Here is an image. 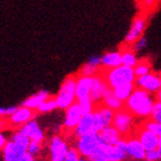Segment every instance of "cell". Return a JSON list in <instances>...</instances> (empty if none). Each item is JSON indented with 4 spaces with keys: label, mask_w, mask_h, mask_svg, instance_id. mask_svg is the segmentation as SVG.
<instances>
[{
    "label": "cell",
    "mask_w": 161,
    "mask_h": 161,
    "mask_svg": "<svg viewBox=\"0 0 161 161\" xmlns=\"http://www.w3.org/2000/svg\"><path fill=\"white\" fill-rule=\"evenodd\" d=\"M143 127L146 128L147 130L152 131V132H154V134L158 135V136L161 135V124L158 123V122H155V121L151 120V119H146V120H144V122H143Z\"/></svg>",
    "instance_id": "f546056e"
},
{
    "label": "cell",
    "mask_w": 161,
    "mask_h": 161,
    "mask_svg": "<svg viewBox=\"0 0 161 161\" xmlns=\"http://www.w3.org/2000/svg\"><path fill=\"white\" fill-rule=\"evenodd\" d=\"M29 144H30V139L25 135L22 134L20 130L13 132L10 138L7 141L6 145L1 150L3 161H14L20 155L27 152Z\"/></svg>",
    "instance_id": "7a4b0ae2"
},
{
    "label": "cell",
    "mask_w": 161,
    "mask_h": 161,
    "mask_svg": "<svg viewBox=\"0 0 161 161\" xmlns=\"http://www.w3.org/2000/svg\"><path fill=\"white\" fill-rule=\"evenodd\" d=\"M105 127L106 125H105L104 121L101 120L100 115L93 109V112H91V113L83 114L80 123L75 128L73 134H74L75 138L87 134H99V131Z\"/></svg>",
    "instance_id": "5b68a950"
},
{
    "label": "cell",
    "mask_w": 161,
    "mask_h": 161,
    "mask_svg": "<svg viewBox=\"0 0 161 161\" xmlns=\"http://www.w3.org/2000/svg\"><path fill=\"white\" fill-rule=\"evenodd\" d=\"M155 94H157V100L161 101V89H160V90H159Z\"/></svg>",
    "instance_id": "60d3db41"
},
{
    "label": "cell",
    "mask_w": 161,
    "mask_h": 161,
    "mask_svg": "<svg viewBox=\"0 0 161 161\" xmlns=\"http://www.w3.org/2000/svg\"><path fill=\"white\" fill-rule=\"evenodd\" d=\"M94 111L100 115L101 120L104 121V123H105V125H106V127H108V125H112L113 118H114V111H112L111 108L106 107V106H105V105H103V104L96 105Z\"/></svg>",
    "instance_id": "cb8c5ba5"
},
{
    "label": "cell",
    "mask_w": 161,
    "mask_h": 161,
    "mask_svg": "<svg viewBox=\"0 0 161 161\" xmlns=\"http://www.w3.org/2000/svg\"><path fill=\"white\" fill-rule=\"evenodd\" d=\"M7 137H6V135L3 134V131H0V151L3 148V146L6 145V143H7Z\"/></svg>",
    "instance_id": "f35d334b"
},
{
    "label": "cell",
    "mask_w": 161,
    "mask_h": 161,
    "mask_svg": "<svg viewBox=\"0 0 161 161\" xmlns=\"http://www.w3.org/2000/svg\"><path fill=\"white\" fill-rule=\"evenodd\" d=\"M19 130L23 135H25L30 139V142L43 143L44 139H45V134H44V131L42 130V128L39 127L38 122L35 119L30 120L29 122L23 124V125H21L19 128Z\"/></svg>",
    "instance_id": "9a60e30c"
},
{
    "label": "cell",
    "mask_w": 161,
    "mask_h": 161,
    "mask_svg": "<svg viewBox=\"0 0 161 161\" xmlns=\"http://www.w3.org/2000/svg\"><path fill=\"white\" fill-rule=\"evenodd\" d=\"M35 116H36V111L24 107V106H19L16 111L7 119V122H8V125L20 128L21 125H23L30 120H32Z\"/></svg>",
    "instance_id": "4fadbf2b"
},
{
    "label": "cell",
    "mask_w": 161,
    "mask_h": 161,
    "mask_svg": "<svg viewBox=\"0 0 161 161\" xmlns=\"http://www.w3.org/2000/svg\"><path fill=\"white\" fill-rule=\"evenodd\" d=\"M80 153L75 147H71L68 150V153L64 158V161H78L80 160Z\"/></svg>",
    "instance_id": "d590c367"
},
{
    "label": "cell",
    "mask_w": 161,
    "mask_h": 161,
    "mask_svg": "<svg viewBox=\"0 0 161 161\" xmlns=\"http://www.w3.org/2000/svg\"><path fill=\"white\" fill-rule=\"evenodd\" d=\"M121 61L123 66L134 68L138 62V58L136 55V52H134L130 47H127V50L121 51Z\"/></svg>",
    "instance_id": "d4e9b609"
},
{
    "label": "cell",
    "mask_w": 161,
    "mask_h": 161,
    "mask_svg": "<svg viewBox=\"0 0 161 161\" xmlns=\"http://www.w3.org/2000/svg\"><path fill=\"white\" fill-rule=\"evenodd\" d=\"M8 125V122H7V119L5 118H0V131L5 129V128Z\"/></svg>",
    "instance_id": "ab89813d"
},
{
    "label": "cell",
    "mask_w": 161,
    "mask_h": 161,
    "mask_svg": "<svg viewBox=\"0 0 161 161\" xmlns=\"http://www.w3.org/2000/svg\"><path fill=\"white\" fill-rule=\"evenodd\" d=\"M101 75L106 80L107 85L111 89L127 83H135L136 75H135L134 68L127 67L121 64L119 67L111 68V69H101Z\"/></svg>",
    "instance_id": "3957f363"
},
{
    "label": "cell",
    "mask_w": 161,
    "mask_h": 161,
    "mask_svg": "<svg viewBox=\"0 0 161 161\" xmlns=\"http://www.w3.org/2000/svg\"><path fill=\"white\" fill-rule=\"evenodd\" d=\"M154 96L141 87H135L130 97L124 101L123 107L130 112L135 118L141 120H146L150 118L152 107L154 104Z\"/></svg>",
    "instance_id": "6da1fadb"
},
{
    "label": "cell",
    "mask_w": 161,
    "mask_h": 161,
    "mask_svg": "<svg viewBox=\"0 0 161 161\" xmlns=\"http://www.w3.org/2000/svg\"><path fill=\"white\" fill-rule=\"evenodd\" d=\"M75 86H76V75H70L64 78V80L60 85L59 92L54 97L58 108L66 111L70 105L76 101Z\"/></svg>",
    "instance_id": "277c9868"
},
{
    "label": "cell",
    "mask_w": 161,
    "mask_h": 161,
    "mask_svg": "<svg viewBox=\"0 0 161 161\" xmlns=\"http://www.w3.org/2000/svg\"><path fill=\"white\" fill-rule=\"evenodd\" d=\"M42 143H37V142H30V144L28 146V150L27 152L28 153H30L34 158L38 157L40 154V152H42Z\"/></svg>",
    "instance_id": "d6a6232c"
},
{
    "label": "cell",
    "mask_w": 161,
    "mask_h": 161,
    "mask_svg": "<svg viewBox=\"0 0 161 161\" xmlns=\"http://www.w3.org/2000/svg\"><path fill=\"white\" fill-rule=\"evenodd\" d=\"M108 89L111 87L108 86L106 80H104L103 75L98 74L93 76V84H92V89L90 92V98L94 103V105H99L103 101L105 93L108 91Z\"/></svg>",
    "instance_id": "2e32d148"
},
{
    "label": "cell",
    "mask_w": 161,
    "mask_h": 161,
    "mask_svg": "<svg viewBox=\"0 0 161 161\" xmlns=\"http://www.w3.org/2000/svg\"><path fill=\"white\" fill-rule=\"evenodd\" d=\"M112 125L119 131L122 138H127L131 135H134L136 129V118L128 112L125 108H121L119 111L114 112V118Z\"/></svg>",
    "instance_id": "8992f818"
},
{
    "label": "cell",
    "mask_w": 161,
    "mask_h": 161,
    "mask_svg": "<svg viewBox=\"0 0 161 161\" xmlns=\"http://www.w3.org/2000/svg\"><path fill=\"white\" fill-rule=\"evenodd\" d=\"M136 87L135 83H127V84H122V85H119V86L112 89L114 94L120 99L121 101H125L128 98L130 97V94L132 93L134 89Z\"/></svg>",
    "instance_id": "603a6c76"
},
{
    "label": "cell",
    "mask_w": 161,
    "mask_h": 161,
    "mask_svg": "<svg viewBox=\"0 0 161 161\" xmlns=\"http://www.w3.org/2000/svg\"><path fill=\"white\" fill-rule=\"evenodd\" d=\"M145 160L146 161H161V152L158 148L146 151L145 153Z\"/></svg>",
    "instance_id": "836d02e7"
},
{
    "label": "cell",
    "mask_w": 161,
    "mask_h": 161,
    "mask_svg": "<svg viewBox=\"0 0 161 161\" xmlns=\"http://www.w3.org/2000/svg\"><path fill=\"white\" fill-rule=\"evenodd\" d=\"M134 135L139 139V142L142 143V145L144 146V148L146 150V151L158 148L159 136L158 135H155L154 132L147 130V129L144 128L143 125L136 128Z\"/></svg>",
    "instance_id": "5bb4252c"
},
{
    "label": "cell",
    "mask_w": 161,
    "mask_h": 161,
    "mask_svg": "<svg viewBox=\"0 0 161 161\" xmlns=\"http://www.w3.org/2000/svg\"><path fill=\"white\" fill-rule=\"evenodd\" d=\"M122 64L121 61V51H111L101 55L100 66L101 69H111Z\"/></svg>",
    "instance_id": "d6986e66"
},
{
    "label": "cell",
    "mask_w": 161,
    "mask_h": 161,
    "mask_svg": "<svg viewBox=\"0 0 161 161\" xmlns=\"http://www.w3.org/2000/svg\"><path fill=\"white\" fill-rule=\"evenodd\" d=\"M51 96H50V92L46 90H40L36 93L31 94L30 97H28L25 100H23V103L21 104V106H24V107H28L30 108V109H34L36 111L43 101H45L46 99H48Z\"/></svg>",
    "instance_id": "ffe728a7"
},
{
    "label": "cell",
    "mask_w": 161,
    "mask_h": 161,
    "mask_svg": "<svg viewBox=\"0 0 161 161\" xmlns=\"http://www.w3.org/2000/svg\"><path fill=\"white\" fill-rule=\"evenodd\" d=\"M151 120L158 122L161 124V101L155 100L154 104H153V107H152L151 114H150V118Z\"/></svg>",
    "instance_id": "4dcf8cb0"
},
{
    "label": "cell",
    "mask_w": 161,
    "mask_h": 161,
    "mask_svg": "<svg viewBox=\"0 0 161 161\" xmlns=\"http://www.w3.org/2000/svg\"><path fill=\"white\" fill-rule=\"evenodd\" d=\"M101 104L105 105L106 107L111 108L112 111H114V112L119 111V109H121V108H123V106H124V103L123 101H121L120 99L115 96L112 89H108V91L105 93Z\"/></svg>",
    "instance_id": "7402d4cb"
},
{
    "label": "cell",
    "mask_w": 161,
    "mask_h": 161,
    "mask_svg": "<svg viewBox=\"0 0 161 161\" xmlns=\"http://www.w3.org/2000/svg\"><path fill=\"white\" fill-rule=\"evenodd\" d=\"M14 161H35V158L30 154V153L25 152V153H23L22 155H20L19 158H16Z\"/></svg>",
    "instance_id": "74e56055"
},
{
    "label": "cell",
    "mask_w": 161,
    "mask_h": 161,
    "mask_svg": "<svg viewBox=\"0 0 161 161\" xmlns=\"http://www.w3.org/2000/svg\"><path fill=\"white\" fill-rule=\"evenodd\" d=\"M158 150L161 152V135L159 136V145H158Z\"/></svg>",
    "instance_id": "b9f144b4"
},
{
    "label": "cell",
    "mask_w": 161,
    "mask_h": 161,
    "mask_svg": "<svg viewBox=\"0 0 161 161\" xmlns=\"http://www.w3.org/2000/svg\"><path fill=\"white\" fill-rule=\"evenodd\" d=\"M57 107V103L54 100V98H48L45 101H43L42 104L38 106V108L36 109V112L40 113V114H45V113H51L53 112Z\"/></svg>",
    "instance_id": "83f0119b"
},
{
    "label": "cell",
    "mask_w": 161,
    "mask_h": 161,
    "mask_svg": "<svg viewBox=\"0 0 161 161\" xmlns=\"http://www.w3.org/2000/svg\"><path fill=\"white\" fill-rule=\"evenodd\" d=\"M146 46H147V38L144 37V36H142L141 38H138V39L131 45L130 48L134 51V52H139V51L144 50Z\"/></svg>",
    "instance_id": "1f68e13d"
},
{
    "label": "cell",
    "mask_w": 161,
    "mask_h": 161,
    "mask_svg": "<svg viewBox=\"0 0 161 161\" xmlns=\"http://www.w3.org/2000/svg\"><path fill=\"white\" fill-rule=\"evenodd\" d=\"M103 144L104 142L101 141L98 134H87L76 137L75 148L77 150L80 157L89 159L101 147Z\"/></svg>",
    "instance_id": "52a82bcc"
},
{
    "label": "cell",
    "mask_w": 161,
    "mask_h": 161,
    "mask_svg": "<svg viewBox=\"0 0 161 161\" xmlns=\"http://www.w3.org/2000/svg\"><path fill=\"white\" fill-rule=\"evenodd\" d=\"M127 158L125 154V139L122 138L116 145H109L106 153L108 161H123Z\"/></svg>",
    "instance_id": "ac0fdd59"
},
{
    "label": "cell",
    "mask_w": 161,
    "mask_h": 161,
    "mask_svg": "<svg viewBox=\"0 0 161 161\" xmlns=\"http://www.w3.org/2000/svg\"><path fill=\"white\" fill-rule=\"evenodd\" d=\"M100 61H101V57H99V55H92V57H90L87 59L86 64H91V66H94V67H101Z\"/></svg>",
    "instance_id": "8d00e7d4"
},
{
    "label": "cell",
    "mask_w": 161,
    "mask_h": 161,
    "mask_svg": "<svg viewBox=\"0 0 161 161\" xmlns=\"http://www.w3.org/2000/svg\"><path fill=\"white\" fill-rule=\"evenodd\" d=\"M48 150H50V161H64L69 146L64 137L55 135L51 138Z\"/></svg>",
    "instance_id": "9c48e42d"
},
{
    "label": "cell",
    "mask_w": 161,
    "mask_h": 161,
    "mask_svg": "<svg viewBox=\"0 0 161 161\" xmlns=\"http://www.w3.org/2000/svg\"><path fill=\"white\" fill-rule=\"evenodd\" d=\"M146 25H147V17H146V15L141 14V15H137L135 17L123 39L124 45L127 47H130L138 38H141L144 35Z\"/></svg>",
    "instance_id": "ba28073f"
},
{
    "label": "cell",
    "mask_w": 161,
    "mask_h": 161,
    "mask_svg": "<svg viewBox=\"0 0 161 161\" xmlns=\"http://www.w3.org/2000/svg\"><path fill=\"white\" fill-rule=\"evenodd\" d=\"M124 139H125V154H127V157L136 161L145 160L146 150L142 145L139 139L135 135H131Z\"/></svg>",
    "instance_id": "8fae6325"
},
{
    "label": "cell",
    "mask_w": 161,
    "mask_h": 161,
    "mask_svg": "<svg viewBox=\"0 0 161 161\" xmlns=\"http://www.w3.org/2000/svg\"><path fill=\"white\" fill-rule=\"evenodd\" d=\"M101 73V67H94L89 64H83V67L80 68V70L78 71V75H84V76H96V75Z\"/></svg>",
    "instance_id": "f1b7e54d"
},
{
    "label": "cell",
    "mask_w": 161,
    "mask_h": 161,
    "mask_svg": "<svg viewBox=\"0 0 161 161\" xmlns=\"http://www.w3.org/2000/svg\"><path fill=\"white\" fill-rule=\"evenodd\" d=\"M98 161H108L107 159H101V160H98Z\"/></svg>",
    "instance_id": "ee69618b"
},
{
    "label": "cell",
    "mask_w": 161,
    "mask_h": 161,
    "mask_svg": "<svg viewBox=\"0 0 161 161\" xmlns=\"http://www.w3.org/2000/svg\"><path fill=\"white\" fill-rule=\"evenodd\" d=\"M93 84V76H84V75H76V100L84 97H89Z\"/></svg>",
    "instance_id": "e0dca14e"
},
{
    "label": "cell",
    "mask_w": 161,
    "mask_h": 161,
    "mask_svg": "<svg viewBox=\"0 0 161 161\" xmlns=\"http://www.w3.org/2000/svg\"><path fill=\"white\" fill-rule=\"evenodd\" d=\"M135 85L150 93L155 94L161 89V74L151 71L143 76H138L135 80Z\"/></svg>",
    "instance_id": "30bf717a"
},
{
    "label": "cell",
    "mask_w": 161,
    "mask_h": 161,
    "mask_svg": "<svg viewBox=\"0 0 161 161\" xmlns=\"http://www.w3.org/2000/svg\"><path fill=\"white\" fill-rule=\"evenodd\" d=\"M151 70H152V64H151V62H150V60H147V59L138 60V62L134 67V71H135L136 77L143 76V75H145V74H148V73H151Z\"/></svg>",
    "instance_id": "484cf974"
},
{
    "label": "cell",
    "mask_w": 161,
    "mask_h": 161,
    "mask_svg": "<svg viewBox=\"0 0 161 161\" xmlns=\"http://www.w3.org/2000/svg\"><path fill=\"white\" fill-rule=\"evenodd\" d=\"M83 116V113L80 111V107L78 104L75 101L74 104L70 105L69 107L66 109V115H64V130L71 134L74 132L75 128L77 127V124L80 123V119Z\"/></svg>",
    "instance_id": "7c38bea8"
},
{
    "label": "cell",
    "mask_w": 161,
    "mask_h": 161,
    "mask_svg": "<svg viewBox=\"0 0 161 161\" xmlns=\"http://www.w3.org/2000/svg\"><path fill=\"white\" fill-rule=\"evenodd\" d=\"M78 161H89L86 158H84V157H80V160Z\"/></svg>",
    "instance_id": "7bdbcfd3"
},
{
    "label": "cell",
    "mask_w": 161,
    "mask_h": 161,
    "mask_svg": "<svg viewBox=\"0 0 161 161\" xmlns=\"http://www.w3.org/2000/svg\"><path fill=\"white\" fill-rule=\"evenodd\" d=\"M98 135L101 138V141L107 145H116L122 139L121 135L119 134V131L113 125H108V127L103 128Z\"/></svg>",
    "instance_id": "44dd1931"
},
{
    "label": "cell",
    "mask_w": 161,
    "mask_h": 161,
    "mask_svg": "<svg viewBox=\"0 0 161 161\" xmlns=\"http://www.w3.org/2000/svg\"><path fill=\"white\" fill-rule=\"evenodd\" d=\"M76 103H77L78 106L80 107V111H82L83 114H87V113L93 112L94 107H96V105H94V103L90 98V96H89V97H84V98H80V99H77Z\"/></svg>",
    "instance_id": "4316f807"
},
{
    "label": "cell",
    "mask_w": 161,
    "mask_h": 161,
    "mask_svg": "<svg viewBox=\"0 0 161 161\" xmlns=\"http://www.w3.org/2000/svg\"><path fill=\"white\" fill-rule=\"evenodd\" d=\"M19 106H8V107H0V118L8 119L14 112L16 111Z\"/></svg>",
    "instance_id": "e575fe53"
}]
</instances>
